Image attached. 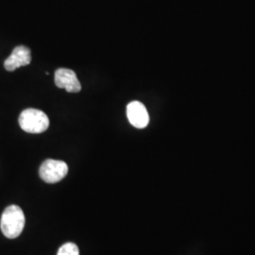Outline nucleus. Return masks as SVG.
I'll use <instances>...</instances> for the list:
<instances>
[{
    "label": "nucleus",
    "mask_w": 255,
    "mask_h": 255,
    "mask_svg": "<svg viewBox=\"0 0 255 255\" xmlns=\"http://www.w3.org/2000/svg\"><path fill=\"white\" fill-rule=\"evenodd\" d=\"M68 172V166L63 161L48 159L41 164L39 174L41 179L47 183L62 181Z\"/></svg>",
    "instance_id": "7ed1b4c3"
},
{
    "label": "nucleus",
    "mask_w": 255,
    "mask_h": 255,
    "mask_svg": "<svg viewBox=\"0 0 255 255\" xmlns=\"http://www.w3.org/2000/svg\"><path fill=\"white\" fill-rule=\"evenodd\" d=\"M55 84L57 87L65 89L68 93H79L82 84L73 70L60 68L55 72Z\"/></svg>",
    "instance_id": "20e7f679"
},
{
    "label": "nucleus",
    "mask_w": 255,
    "mask_h": 255,
    "mask_svg": "<svg viewBox=\"0 0 255 255\" xmlns=\"http://www.w3.org/2000/svg\"><path fill=\"white\" fill-rule=\"evenodd\" d=\"M25 222V215L22 209L17 205H9L2 214L0 228L5 237L14 239L23 232Z\"/></svg>",
    "instance_id": "f257e3e1"
},
{
    "label": "nucleus",
    "mask_w": 255,
    "mask_h": 255,
    "mask_svg": "<svg viewBox=\"0 0 255 255\" xmlns=\"http://www.w3.org/2000/svg\"><path fill=\"white\" fill-rule=\"evenodd\" d=\"M127 117L129 123L137 128H146L149 122L146 106L139 101H131L128 104Z\"/></svg>",
    "instance_id": "39448f33"
},
{
    "label": "nucleus",
    "mask_w": 255,
    "mask_h": 255,
    "mask_svg": "<svg viewBox=\"0 0 255 255\" xmlns=\"http://www.w3.org/2000/svg\"><path fill=\"white\" fill-rule=\"evenodd\" d=\"M57 255H80V251L76 244L68 242L59 249Z\"/></svg>",
    "instance_id": "0eeeda50"
},
{
    "label": "nucleus",
    "mask_w": 255,
    "mask_h": 255,
    "mask_svg": "<svg viewBox=\"0 0 255 255\" xmlns=\"http://www.w3.org/2000/svg\"><path fill=\"white\" fill-rule=\"evenodd\" d=\"M19 125L28 133H42L49 127V119L40 110H24L18 119Z\"/></svg>",
    "instance_id": "f03ea898"
},
{
    "label": "nucleus",
    "mask_w": 255,
    "mask_h": 255,
    "mask_svg": "<svg viewBox=\"0 0 255 255\" xmlns=\"http://www.w3.org/2000/svg\"><path fill=\"white\" fill-rule=\"evenodd\" d=\"M31 62L30 49L25 46H16L4 63L7 71L12 72L21 66H26Z\"/></svg>",
    "instance_id": "423d86ee"
}]
</instances>
